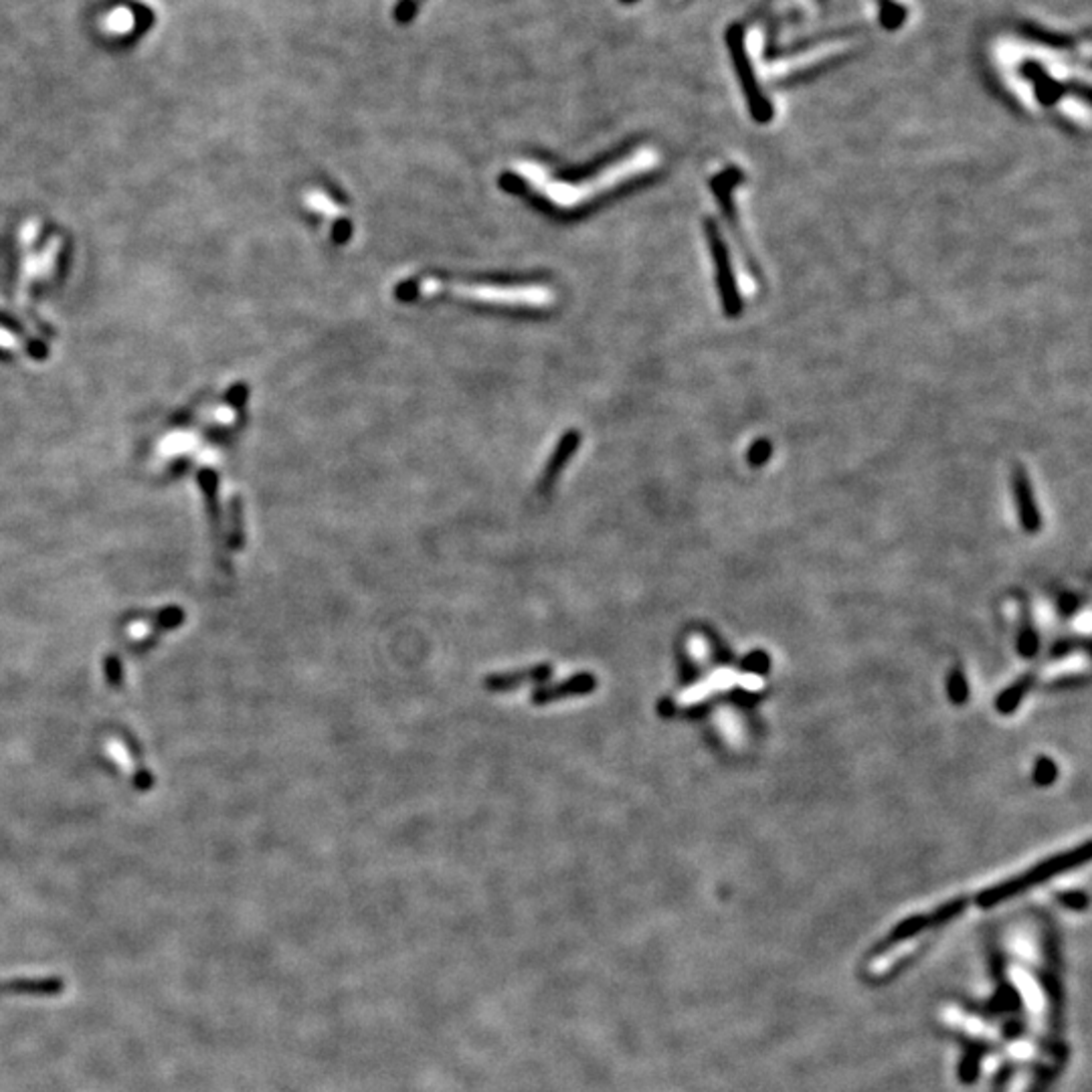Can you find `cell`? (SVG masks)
<instances>
[{
	"label": "cell",
	"mask_w": 1092,
	"mask_h": 1092,
	"mask_svg": "<svg viewBox=\"0 0 1092 1092\" xmlns=\"http://www.w3.org/2000/svg\"><path fill=\"white\" fill-rule=\"evenodd\" d=\"M415 294L423 298L449 294L469 302L506 308H549L555 304V292L547 286H483L443 282L437 278L419 280L415 284Z\"/></svg>",
	"instance_id": "cell-2"
},
{
	"label": "cell",
	"mask_w": 1092,
	"mask_h": 1092,
	"mask_svg": "<svg viewBox=\"0 0 1092 1092\" xmlns=\"http://www.w3.org/2000/svg\"><path fill=\"white\" fill-rule=\"evenodd\" d=\"M1076 646H1078V642H1076L1074 638H1064V640H1060V642L1052 648V658L1066 656V654H1070L1072 650H1076Z\"/></svg>",
	"instance_id": "cell-14"
},
{
	"label": "cell",
	"mask_w": 1092,
	"mask_h": 1092,
	"mask_svg": "<svg viewBox=\"0 0 1092 1092\" xmlns=\"http://www.w3.org/2000/svg\"><path fill=\"white\" fill-rule=\"evenodd\" d=\"M771 668V660L765 652H753L743 660V670L751 674H765Z\"/></svg>",
	"instance_id": "cell-12"
},
{
	"label": "cell",
	"mask_w": 1092,
	"mask_h": 1092,
	"mask_svg": "<svg viewBox=\"0 0 1092 1092\" xmlns=\"http://www.w3.org/2000/svg\"><path fill=\"white\" fill-rule=\"evenodd\" d=\"M949 698L957 706L965 704L967 698H969V684H967V678H965L961 668H955L951 672V676H949Z\"/></svg>",
	"instance_id": "cell-10"
},
{
	"label": "cell",
	"mask_w": 1092,
	"mask_h": 1092,
	"mask_svg": "<svg viewBox=\"0 0 1092 1092\" xmlns=\"http://www.w3.org/2000/svg\"><path fill=\"white\" fill-rule=\"evenodd\" d=\"M728 47H731L733 61H735V67H737L745 97L749 101L751 113L759 121V124H765V121H769L773 117V107L765 99V95H763V91H761V87H759V83H757V79L753 75V69H751V63H749L747 53L743 49V39H741L739 31H735L731 37H728Z\"/></svg>",
	"instance_id": "cell-5"
},
{
	"label": "cell",
	"mask_w": 1092,
	"mask_h": 1092,
	"mask_svg": "<svg viewBox=\"0 0 1092 1092\" xmlns=\"http://www.w3.org/2000/svg\"><path fill=\"white\" fill-rule=\"evenodd\" d=\"M771 451H773V447H771L769 441H765V439L757 441V443L751 447V451H749V463H751L753 467L763 465V463L771 457Z\"/></svg>",
	"instance_id": "cell-13"
},
{
	"label": "cell",
	"mask_w": 1092,
	"mask_h": 1092,
	"mask_svg": "<svg viewBox=\"0 0 1092 1092\" xmlns=\"http://www.w3.org/2000/svg\"><path fill=\"white\" fill-rule=\"evenodd\" d=\"M63 990H65V984L59 978L0 982V996H55V994H61Z\"/></svg>",
	"instance_id": "cell-7"
},
{
	"label": "cell",
	"mask_w": 1092,
	"mask_h": 1092,
	"mask_svg": "<svg viewBox=\"0 0 1092 1092\" xmlns=\"http://www.w3.org/2000/svg\"><path fill=\"white\" fill-rule=\"evenodd\" d=\"M1018 648H1020V654H1022L1024 658H1034L1036 652H1038V648H1040L1038 634H1036V630H1034L1030 612L1026 610V607H1022V632H1020Z\"/></svg>",
	"instance_id": "cell-9"
},
{
	"label": "cell",
	"mask_w": 1092,
	"mask_h": 1092,
	"mask_svg": "<svg viewBox=\"0 0 1092 1092\" xmlns=\"http://www.w3.org/2000/svg\"><path fill=\"white\" fill-rule=\"evenodd\" d=\"M1014 492H1016V502H1018V510H1020L1022 528L1028 534H1036L1040 530V526H1042V518H1040L1038 506H1036V498H1034L1030 477L1022 467H1018L1014 471Z\"/></svg>",
	"instance_id": "cell-6"
},
{
	"label": "cell",
	"mask_w": 1092,
	"mask_h": 1092,
	"mask_svg": "<svg viewBox=\"0 0 1092 1092\" xmlns=\"http://www.w3.org/2000/svg\"><path fill=\"white\" fill-rule=\"evenodd\" d=\"M648 166H650V162H646V156L640 152L638 156H632L628 160H620V162L612 164L610 168H603L593 178H585V180H579V183L555 180L547 172V168H542L538 164H530V162L520 164L518 174L530 185V189L536 195L547 199L551 205H555L557 209H563V211H573V209H579V207L587 205L589 201L597 199L599 195H603L607 191H614L618 185L638 176Z\"/></svg>",
	"instance_id": "cell-1"
},
{
	"label": "cell",
	"mask_w": 1092,
	"mask_h": 1092,
	"mask_svg": "<svg viewBox=\"0 0 1092 1092\" xmlns=\"http://www.w3.org/2000/svg\"><path fill=\"white\" fill-rule=\"evenodd\" d=\"M704 231H706V239H708V246H710V256H712V264H714V278H716V288H718V296H720V302H722V310H724V314L728 318H739L741 312H743V300H741V292H739V286H737V280H735L731 252H728V246H726V241H724V237L720 233V227L712 219H706Z\"/></svg>",
	"instance_id": "cell-4"
},
{
	"label": "cell",
	"mask_w": 1092,
	"mask_h": 1092,
	"mask_svg": "<svg viewBox=\"0 0 1092 1092\" xmlns=\"http://www.w3.org/2000/svg\"><path fill=\"white\" fill-rule=\"evenodd\" d=\"M1034 682H1036V674H1026V676H1022L1020 680H1016L1010 688H1006V690L998 696L996 708H998L1002 714H1012V712H1016L1018 706L1022 704L1024 696L1032 690Z\"/></svg>",
	"instance_id": "cell-8"
},
{
	"label": "cell",
	"mask_w": 1092,
	"mask_h": 1092,
	"mask_svg": "<svg viewBox=\"0 0 1092 1092\" xmlns=\"http://www.w3.org/2000/svg\"><path fill=\"white\" fill-rule=\"evenodd\" d=\"M1064 904L1072 906V908H1084L1086 906V894L1082 892H1068V894H1062L1060 896Z\"/></svg>",
	"instance_id": "cell-15"
},
{
	"label": "cell",
	"mask_w": 1092,
	"mask_h": 1092,
	"mask_svg": "<svg viewBox=\"0 0 1092 1092\" xmlns=\"http://www.w3.org/2000/svg\"><path fill=\"white\" fill-rule=\"evenodd\" d=\"M1058 779V767L1052 759L1048 757H1042L1038 759L1036 767H1034V781L1040 785V787H1048L1052 785L1054 781Z\"/></svg>",
	"instance_id": "cell-11"
},
{
	"label": "cell",
	"mask_w": 1092,
	"mask_h": 1092,
	"mask_svg": "<svg viewBox=\"0 0 1092 1092\" xmlns=\"http://www.w3.org/2000/svg\"><path fill=\"white\" fill-rule=\"evenodd\" d=\"M1090 858V843L1084 841L1082 845L1074 847V849H1068V852L1064 854H1058V856H1052L1050 860L1046 862H1040L1036 864L1032 870L1028 872H1022L1020 876L1016 878H1010L998 886H992V888H986L984 892L978 894V904L982 908H992L1016 894H1022L1058 874H1064V872H1070L1082 864H1086Z\"/></svg>",
	"instance_id": "cell-3"
}]
</instances>
